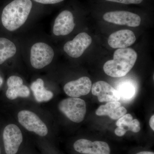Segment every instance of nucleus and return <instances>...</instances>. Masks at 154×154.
<instances>
[{
  "mask_svg": "<svg viewBox=\"0 0 154 154\" xmlns=\"http://www.w3.org/2000/svg\"><path fill=\"white\" fill-rule=\"evenodd\" d=\"M8 88L6 92L8 99L13 100L18 97L27 98L30 95V91L27 86L23 85V79L21 77L12 75L7 80Z\"/></svg>",
  "mask_w": 154,
  "mask_h": 154,
  "instance_id": "nucleus-13",
  "label": "nucleus"
},
{
  "mask_svg": "<svg viewBox=\"0 0 154 154\" xmlns=\"http://www.w3.org/2000/svg\"><path fill=\"white\" fill-rule=\"evenodd\" d=\"M75 150L84 154H110V149L107 143L101 141L92 142L88 140H77L74 144Z\"/></svg>",
  "mask_w": 154,
  "mask_h": 154,
  "instance_id": "nucleus-9",
  "label": "nucleus"
},
{
  "mask_svg": "<svg viewBox=\"0 0 154 154\" xmlns=\"http://www.w3.org/2000/svg\"><path fill=\"white\" fill-rule=\"evenodd\" d=\"M36 2L45 5H50V4H54L60 2L63 0H33Z\"/></svg>",
  "mask_w": 154,
  "mask_h": 154,
  "instance_id": "nucleus-22",
  "label": "nucleus"
},
{
  "mask_svg": "<svg viewBox=\"0 0 154 154\" xmlns=\"http://www.w3.org/2000/svg\"><path fill=\"white\" fill-rule=\"evenodd\" d=\"M30 88L37 102H48L53 97L54 94L52 92L46 90L45 88L44 81L41 79H37L33 82Z\"/></svg>",
  "mask_w": 154,
  "mask_h": 154,
  "instance_id": "nucleus-15",
  "label": "nucleus"
},
{
  "mask_svg": "<svg viewBox=\"0 0 154 154\" xmlns=\"http://www.w3.org/2000/svg\"><path fill=\"white\" fill-rule=\"evenodd\" d=\"M92 42L91 36L82 32L78 34L72 40L66 42L64 45L63 50L69 56L77 58L82 55Z\"/></svg>",
  "mask_w": 154,
  "mask_h": 154,
  "instance_id": "nucleus-7",
  "label": "nucleus"
},
{
  "mask_svg": "<svg viewBox=\"0 0 154 154\" xmlns=\"http://www.w3.org/2000/svg\"><path fill=\"white\" fill-rule=\"evenodd\" d=\"M19 123L30 132L41 137L46 136L48 129L45 123L36 113L29 110H22L18 113Z\"/></svg>",
  "mask_w": 154,
  "mask_h": 154,
  "instance_id": "nucleus-5",
  "label": "nucleus"
},
{
  "mask_svg": "<svg viewBox=\"0 0 154 154\" xmlns=\"http://www.w3.org/2000/svg\"><path fill=\"white\" fill-rule=\"evenodd\" d=\"M106 22L120 25L136 27L140 25L141 19L137 14L126 11H114L105 13L103 17Z\"/></svg>",
  "mask_w": 154,
  "mask_h": 154,
  "instance_id": "nucleus-8",
  "label": "nucleus"
},
{
  "mask_svg": "<svg viewBox=\"0 0 154 154\" xmlns=\"http://www.w3.org/2000/svg\"><path fill=\"white\" fill-rule=\"evenodd\" d=\"M136 154H154V153L151 152L143 151L139 152Z\"/></svg>",
  "mask_w": 154,
  "mask_h": 154,
  "instance_id": "nucleus-25",
  "label": "nucleus"
},
{
  "mask_svg": "<svg viewBox=\"0 0 154 154\" xmlns=\"http://www.w3.org/2000/svg\"><path fill=\"white\" fill-rule=\"evenodd\" d=\"M108 2L121 3V4L129 5V4H139L142 2L143 0H106Z\"/></svg>",
  "mask_w": 154,
  "mask_h": 154,
  "instance_id": "nucleus-21",
  "label": "nucleus"
},
{
  "mask_svg": "<svg viewBox=\"0 0 154 154\" xmlns=\"http://www.w3.org/2000/svg\"><path fill=\"white\" fill-rule=\"evenodd\" d=\"M0 154H1V152H0Z\"/></svg>",
  "mask_w": 154,
  "mask_h": 154,
  "instance_id": "nucleus-27",
  "label": "nucleus"
},
{
  "mask_svg": "<svg viewBox=\"0 0 154 154\" xmlns=\"http://www.w3.org/2000/svg\"><path fill=\"white\" fill-rule=\"evenodd\" d=\"M92 86V82L90 78L84 76L67 83L64 86L63 90L70 97L79 98L89 94Z\"/></svg>",
  "mask_w": 154,
  "mask_h": 154,
  "instance_id": "nucleus-11",
  "label": "nucleus"
},
{
  "mask_svg": "<svg viewBox=\"0 0 154 154\" xmlns=\"http://www.w3.org/2000/svg\"><path fill=\"white\" fill-rule=\"evenodd\" d=\"M54 53L51 46L43 42H36L30 49V62L33 68H44L52 62Z\"/></svg>",
  "mask_w": 154,
  "mask_h": 154,
  "instance_id": "nucleus-4",
  "label": "nucleus"
},
{
  "mask_svg": "<svg viewBox=\"0 0 154 154\" xmlns=\"http://www.w3.org/2000/svg\"><path fill=\"white\" fill-rule=\"evenodd\" d=\"M120 98L125 101L131 100L135 96L136 89L134 86L131 83L125 82L119 85L117 88Z\"/></svg>",
  "mask_w": 154,
  "mask_h": 154,
  "instance_id": "nucleus-18",
  "label": "nucleus"
},
{
  "mask_svg": "<svg viewBox=\"0 0 154 154\" xmlns=\"http://www.w3.org/2000/svg\"><path fill=\"white\" fill-rule=\"evenodd\" d=\"M121 103L118 101L108 102L105 105L100 106L96 110L98 116H108L113 120H116L119 115V107Z\"/></svg>",
  "mask_w": 154,
  "mask_h": 154,
  "instance_id": "nucleus-17",
  "label": "nucleus"
},
{
  "mask_svg": "<svg viewBox=\"0 0 154 154\" xmlns=\"http://www.w3.org/2000/svg\"><path fill=\"white\" fill-rule=\"evenodd\" d=\"M150 126L153 131H154V115H153L150 119L149 122Z\"/></svg>",
  "mask_w": 154,
  "mask_h": 154,
  "instance_id": "nucleus-24",
  "label": "nucleus"
},
{
  "mask_svg": "<svg viewBox=\"0 0 154 154\" xmlns=\"http://www.w3.org/2000/svg\"><path fill=\"white\" fill-rule=\"evenodd\" d=\"M3 83V79L1 77V75H0V87L2 86Z\"/></svg>",
  "mask_w": 154,
  "mask_h": 154,
  "instance_id": "nucleus-26",
  "label": "nucleus"
},
{
  "mask_svg": "<svg viewBox=\"0 0 154 154\" xmlns=\"http://www.w3.org/2000/svg\"><path fill=\"white\" fill-rule=\"evenodd\" d=\"M113 58L105 63L103 69L109 76L120 78L126 75L134 66L137 54L130 48H119L114 52Z\"/></svg>",
  "mask_w": 154,
  "mask_h": 154,
  "instance_id": "nucleus-2",
  "label": "nucleus"
},
{
  "mask_svg": "<svg viewBox=\"0 0 154 154\" xmlns=\"http://www.w3.org/2000/svg\"><path fill=\"white\" fill-rule=\"evenodd\" d=\"M136 38L134 33L128 29L118 30L110 34L108 38V44L113 48H124L131 46Z\"/></svg>",
  "mask_w": 154,
  "mask_h": 154,
  "instance_id": "nucleus-14",
  "label": "nucleus"
},
{
  "mask_svg": "<svg viewBox=\"0 0 154 154\" xmlns=\"http://www.w3.org/2000/svg\"><path fill=\"white\" fill-rule=\"evenodd\" d=\"M133 119V116L131 114L128 113L122 116L121 118L119 119L116 122V125L117 127H122L127 131L128 126Z\"/></svg>",
  "mask_w": 154,
  "mask_h": 154,
  "instance_id": "nucleus-19",
  "label": "nucleus"
},
{
  "mask_svg": "<svg viewBox=\"0 0 154 154\" xmlns=\"http://www.w3.org/2000/svg\"><path fill=\"white\" fill-rule=\"evenodd\" d=\"M32 8L30 0H14L4 8L2 13V24L7 30L14 31L24 25Z\"/></svg>",
  "mask_w": 154,
  "mask_h": 154,
  "instance_id": "nucleus-1",
  "label": "nucleus"
},
{
  "mask_svg": "<svg viewBox=\"0 0 154 154\" xmlns=\"http://www.w3.org/2000/svg\"><path fill=\"white\" fill-rule=\"evenodd\" d=\"M127 131L122 127H117L114 131L116 135L119 137L123 136L125 134Z\"/></svg>",
  "mask_w": 154,
  "mask_h": 154,
  "instance_id": "nucleus-23",
  "label": "nucleus"
},
{
  "mask_svg": "<svg viewBox=\"0 0 154 154\" xmlns=\"http://www.w3.org/2000/svg\"><path fill=\"white\" fill-rule=\"evenodd\" d=\"M92 94L98 97L99 102L119 101L120 96L117 90L104 81H99L94 83L91 88Z\"/></svg>",
  "mask_w": 154,
  "mask_h": 154,
  "instance_id": "nucleus-10",
  "label": "nucleus"
},
{
  "mask_svg": "<svg viewBox=\"0 0 154 154\" xmlns=\"http://www.w3.org/2000/svg\"><path fill=\"white\" fill-rule=\"evenodd\" d=\"M59 109L71 121L80 123L83 121L87 112L85 102L83 99L70 97L60 102Z\"/></svg>",
  "mask_w": 154,
  "mask_h": 154,
  "instance_id": "nucleus-3",
  "label": "nucleus"
},
{
  "mask_svg": "<svg viewBox=\"0 0 154 154\" xmlns=\"http://www.w3.org/2000/svg\"><path fill=\"white\" fill-rule=\"evenodd\" d=\"M17 52L16 45L8 38L0 37V65L15 55Z\"/></svg>",
  "mask_w": 154,
  "mask_h": 154,
  "instance_id": "nucleus-16",
  "label": "nucleus"
},
{
  "mask_svg": "<svg viewBox=\"0 0 154 154\" xmlns=\"http://www.w3.org/2000/svg\"><path fill=\"white\" fill-rule=\"evenodd\" d=\"M74 20L70 11H64L56 18L53 28V33L57 36H66L75 28Z\"/></svg>",
  "mask_w": 154,
  "mask_h": 154,
  "instance_id": "nucleus-12",
  "label": "nucleus"
},
{
  "mask_svg": "<svg viewBox=\"0 0 154 154\" xmlns=\"http://www.w3.org/2000/svg\"><path fill=\"white\" fill-rule=\"evenodd\" d=\"M127 130L134 133H137L140 130V123L137 119H133L129 125L128 126Z\"/></svg>",
  "mask_w": 154,
  "mask_h": 154,
  "instance_id": "nucleus-20",
  "label": "nucleus"
},
{
  "mask_svg": "<svg viewBox=\"0 0 154 154\" xmlns=\"http://www.w3.org/2000/svg\"><path fill=\"white\" fill-rule=\"evenodd\" d=\"M3 139L6 154H16L23 141V135L19 127L10 124L4 128Z\"/></svg>",
  "mask_w": 154,
  "mask_h": 154,
  "instance_id": "nucleus-6",
  "label": "nucleus"
}]
</instances>
